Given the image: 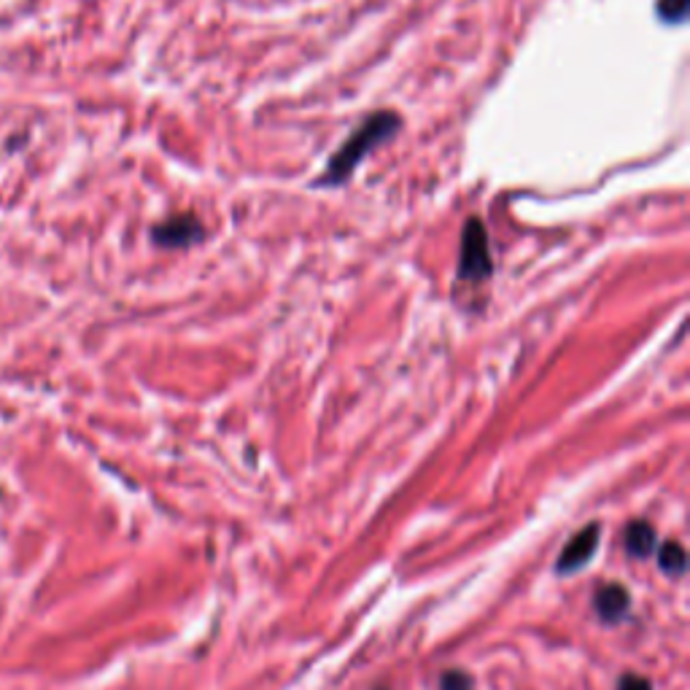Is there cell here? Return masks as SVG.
<instances>
[{
	"label": "cell",
	"mask_w": 690,
	"mask_h": 690,
	"mask_svg": "<svg viewBox=\"0 0 690 690\" xmlns=\"http://www.w3.org/2000/svg\"><path fill=\"white\" fill-rule=\"evenodd\" d=\"M597 547H599V523H588V526L580 528V532L569 539L567 547H564L561 556H558L556 569L561 575L577 572V569H582L588 561H591Z\"/></svg>",
	"instance_id": "cell-4"
},
{
	"label": "cell",
	"mask_w": 690,
	"mask_h": 690,
	"mask_svg": "<svg viewBox=\"0 0 690 690\" xmlns=\"http://www.w3.org/2000/svg\"><path fill=\"white\" fill-rule=\"evenodd\" d=\"M658 564H661V569L669 577L686 575V567H688L686 547H682L680 543H666L661 547V553H658Z\"/></svg>",
	"instance_id": "cell-7"
},
{
	"label": "cell",
	"mask_w": 690,
	"mask_h": 690,
	"mask_svg": "<svg viewBox=\"0 0 690 690\" xmlns=\"http://www.w3.org/2000/svg\"><path fill=\"white\" fill-rule=\"evenodd\" d=\"M628 591L617 582H610V586H602L597 593H593V606H597V615L602 617L604 623H617L623 621V615L628 612Z\"/></svg>",
	"instance_id": "cell-5"
},
{
	"label": "cell",
	"mask_w": 690,
	"mask_h": 690,
	"mask_svg": "<svg viewBox=\"0 0 690 690\" xmlns=\"http://www.w3.org/2000/svg\"><path fill=\"white\" fill-rule=\"evenodd\" d=\"M617 690H653V686H650V680H647V677L623 675L621 680H617Z\"/></svg>",
	"instance_id": "cell-10"
},
{
	"label": "cell",
	"mask_w": 690,
	"mask_h": 690,
	"mask_svg": "<svg viewBox=\"0 0 690 690\" xmlns=\"http://www.w3.org/2000/svg\"><path fill=\"white\" fill-rule=\"evenodd\" d=\"M402 130V116L397 111H375L359 124V127L350 133V138L337 148L330 157V165L321 176L313 181V187H341L354 176V170L359 168L361 159L378 148L386 141L394 138Z\"/></svg>",
	"instance_id": "cell-1"
},
{
	"label": "cell",
	"mask_w": 690,
	"mask_h": 690,
	"mask_svg": "<svg viewBox=\"0 0 690 690\" xmlns=\"http://www.w3.org/2000/svg\"><path fill=\"white\" fill-rule=\"evenodd\" d=\"M205 237V227L194 213H176L152 230V241L163 248H187Z\"/></svg>",
	"instance_id": "cell-3"
},
{
	"label": "cell",
	"mask_w": 690,
	"mask_h": 690,
	"mask_svg": "<svg viewBox=\"0 0 690 690\" xmlns=\"http://www.w3.org/2000/svg\"><path fill=\"white\" fill-rule=\"evenodd\" d=\"M493 276V257L489 248V232L478 216H469L461 232L459 278L461 283H483Z\"/></svg>",
	"instance_id": "cell-2"
},
{
	"label": "cell",
	"mask_w": 690,
	"mask_h": 690,
	"mask_svg": "<svg viewBox=\"0 0 690 690\" xmlns=\"http://www.w3.org/2000/svg\"><path fill=\"white\" fill-rule=\"evenodd\" d=\"M658 16L669 25H680L688 16V0H658Z\"/></svg>",
	"instance_id": "cell-8"
},
{
	"label": "cell",
	"mask_w": 690,
	"mask_h": 690,
	"mask_svg": "<svg viewBox=\"0 0 690 690\" xmlns=\"http://www.w3.org/2000/svg\"><path fill=\"white\" fill-rule=\"evenodd\" d=\"M439 690H475V688L472 680H469L464 671H448V675L443 677V682H439Z\"/></svg>",
	"instance_id": "cell-9"
},
{
	"label": "cell",
	"mask_w": 690,
	"mask_h": 690,
	"mask_svg": "<svg viewBox=\"0 0 690 690\" xmlns=\"http://www.w3.org/2000/svg\"><path fill=\"white\" fill-rule=\"evenodd\" d=\"M656 528L647 521H634L628 523L626 534H623V543H626V550L632 553L634 558H647L653 550H656Z\"/></svg>",
	"instance_id": "cell-6"
}]
</instances>
